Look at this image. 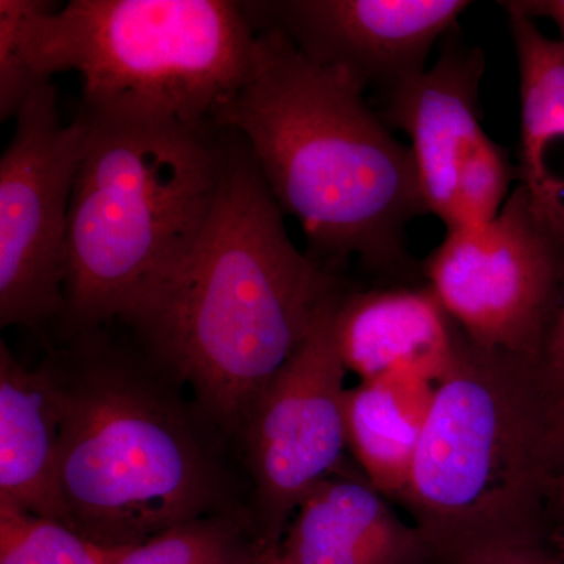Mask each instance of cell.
I'll use <instances>...</instances> for the list:
<instances>
[{"mask_svg":"<svg viewBox=\"0 0 564 564\" xmlns=\"http://www.w3.org/2000/svg\"><path fill=\"white\" fill-rule=\"evenodd\" d=\"M247 141L231 131L220 195L193 250L124 323L202 414L240 437L310 333L336 272L295 247Z\"/></svg>","mask_w":564,"mask_h":564,"instance_id":"obj_1","label":"cell"},{"mask_svg":"<svg viewBox=\"0 0 564 564\" xmlns=\"http://www.w3.org/2000/svg\"><path fill=\"white\" fill-rule=\"evenodd\" d=\"M351 70L304 55L278 29H258L250 79L214 113L239 133L310 254L334 267L358 259L388 280H411L408 226L430 215L410 147L392 135Z\"/></svg>","mask_w":564,"mask_h":564,"instance_id":"obj_2","label":"cell"},{"mask_svg":"<svg viewBox=\"0 0 564 564\" xmlns=\"http://www.w3.org/2000/svg\"><path fill=\"white\" fill-rule=\"evenodd\" d=\"M82 118L90 131L70 199L63 314L87 333L128 321L187 258L220 195L231 131Z\"/></svg>","mask_w":564,"mask_h":564,"instance_id":"obj_3","label":"cell"},{"mask_svg":"<svg viewBox=\"0 0 564 564\" xmlns=\"http://www.w3.org/2000/svg\"><path fill=\"white\" fill-rule=\"evenodd\" d=\"M52 362L61 386V488L69 525L129 547L203 516L239 513L195 414L95 340Z\"/></svg>","mask_w":564,"mask_h":564,"instance_id":"obj_4","label":"cell"},{"mask_svg":"<svg viewBox=\"0 0 564 564\" xmlns=\"http://www.w3.org/2000/svg\"><path fill=\"white\" fill-rule=\"evenodd\" d=\"M562 462L529 361L484 350L459 329L400 503L436 563L491 541L544 538L549 486Z\"/></svg>","mask_w":564,"mask_h":564,"instance_id":"obj_5","label":"cell"},{"mask_svg":"<svg viewBox=\"0 0 564 564\" xmlns=\"http://www.w3.org/2000/svg\"><path fill=\"white\" fill-rule=\"evenodd\" d=\"M256 55L258 29L231 0H70L31 40L36 84L79 74L88 120L215 124Z\"/></svg>","mask_w":564,"mask_h":564,"instance_id":"obj_6","label":"cell"},{"mask_svg":"<svg viewBox=\"0 0 564 564\" xmlns=\"http://www.w3.org/2000/svg\"><path fill=\"white\" fill-rule=\"evenodd\" d=\"M564 270V223L516 184L481 225L447 231L422 262L430 291L477 347L530 361Z\"/></svg>","mask_w":564,"mask_h":564,"instance_id":"obj_7","label":"cell"},{"mask_svg":"<svg viewBox=\"0 0 564 564\" xmlns=\"http://www.w3.org/2000/svg\"><path fill=\"white\" fill-rule=\"evenodd\" d=\"M84 118L65 122L54 82L14 117L0 158V325L36 328L65 313L74 184L88 140Z\"/></svg>","mask_w":564,"mask_h":564,"instance_id":"obj_8","label":"cell"},{"mask_svg":"<svg viewBox=\"0 0 564 564\" xmlns=\"http://www.w3.org/2000/svg\"><path fill=\"white\" fill-rule=\"evenodd\" d=\"M334 292L310 333L252 408L240 440L252 481V521L263 547H280L296 508L340 474L348 448L345 369L334 337Z\"/></svg>","mask_w":564,"mask_h":564,"instance_id":"obj_9","label":"cell"},{"mask_svg":"<svg viewBox=\"0 0 564 564\" xmlns=\"http://www.w3.org/2000/svg\"><path fill=\"white\" fill-rule=\"evenodd\" d=\"M484 74V52L455 29L432 68L388 93L380 113L410 137L426 210L447 231L492 220L518 181V166L481 126Z\"/></svg>","mask_w":564,"mask_h":564,"instance_id":"obj_10","label":"cell"},{"mask_svg":"<svg viewBox=\"0 0 564 564\" xmlns=\"http://www.w3.org/2000/svg\"><path fill=\"white\" fill-rule=\"evenodd\" d=\"M256 29L273 28L311 61L351 70L386 96L426 69L466 0H263L243 2Z\"/></svg>","mask_w":564,"mask_h":564,"instance_id":"obj_11","label":"cell"},{"mask_svg":"<svg viewBox=\"0 0 564 564\" xmlns=\"http://www.w3.org/2000/svg\"><path fill=\"white\" fill-rule=\"evenodd\" d=\"M458 336L429 285L344 292L334 313L337 350L361 383L411 377L436 386L451 370Z\"/></svg>","mask_w":564,"mask_h":564,"instance_id":"obj_12","label":"cell"},{"mask_svg":"<svg viewBox=\"0 0 564 564\" xmlns=\"http://www.w3.org/2000/svg\"><path fill=\"white\" fill-rule=\"evenodd\" d=\"M284 564H436L413 521L366 478L336 474L307 494L280 545Z\"/></svg>","mask_w":564,"mask_h":564,"instance_id":"obj_13","label":"cell"},{"mask_svg":"<svg viewBox=\"0 0 564 564\" xmlns=\"http://www.w3.org/2000/svg\"><path fill=\"white\" fill-rule=\"evenodd\" d=\"M61 425L52 362L29 369L0 344V502L69 525L58 475Z\"/></svg>","mask_w":564,"mask_h":564,"instance_id":"obj_14","label":"cell"},{"mask_svg":"<svg viewBox=\"0 0 564 564\" xmlns=\"http://www.w3.org/2000/svg\"><path fill=\"white\" fill-rule=\"evenodd\" d=\"M519 66L521 141L518 184L538 209L564 223V46L508 2Z\"/></svg>","mask_w":564,"mask_h":564,"instance_id":"obj_15","label":"cell"},{"mask_svg":"<svg viewBox=\"0 0 564 564\" xmlns=\"http://www.w3.org/2000/svg\"><path fill=\"white\" fill-rule=\"evenodd\" d=\"M433 391L419 378L392 377L358 384L345 397L348 451L364 478L399 502L410 484Z\"/></svg>","mask_w":564,"mask_h":564,"instance_id":"obj_16","label":"cell"},{"mask_svg":"<svg viewBox=\"0 0 564 564\" xmlns=\"http://www.w3.org/2000/svg\"><path fill=\"white\" fill-rule=\"evenodd\" d=\"M262 547L251 516L217 513L115 549L111 564H248Z\"/></svg>","mask_w":564,"mask_h":564,"instance_id":"obj_17","label":"cell"},{"mask_svg":"<svg viewBox=\"0 0 564 564\" xmlns=\"http://www.w3.org/2000/svg\"><path fill=\"white\" fill-rule=\"evenodd\" d=\"M113 554L68 524L0 502V564H111Z\"/></svg>","mask_w":564,"mask_h":564,"instance_id":"obj_18","label":"cell"},{"mask_svg":"<svg viewBox=\"0 0 564 564\" xmlns=\"http://www.w3.org/2000/svg\"><path fill=\"white\" fill-rule=\"evenodd\" d=\"M47 0H0V120L17 117L39 90L29 66V41Z\"/></svg>","mask_w":564,"mask_h":564,"instance_id":"obj_19","label":"cell"},{"mask_svg":"<svg viewBox=\"0 0 564 564\" xmlns=\"http://www.w3.org/2000/svg\"><path fill=\"white\" fill-rule=\"evenodd\" d=\"M529 364L564 451V270L554 306Z\"/></svg>","mask_w":564,"mask_h":564,"instance_id":"obj_20","label":"cell"},{"mask_svg":"<svg viewBox=\"0 0 564 564\" xmlns=\"http://www.w3.org/2000/svg\"><path fill=\"white\" fill-rule=\"evenodd\" d=\"M436 564H564L544 538L491 541L475 545Z\"/></svg>","mask_w":564,"mask_h":564,"instance_id":"obj_21","label":"cell"},{"mask_svg":"<svg viewBox=\"0 0 564 564\" xmlns=\"http://www.w3.org/2000/svg\"><path fill=\"white\" fill-rule=\"evenodd\" d=\"M516 10L522 11L533 20L554 22L564 46V0H527V2H508Z\"/></svg>","mask_w":564,"mask_h":564,"instance_id":"obj_22","label":"cell"},{"mask_svg":"<svg viewBox=\"0 0 564 564\" xmlns=\"http://www.w3.org/2000/svg\"><path fill=\"white\" fill-rule=\"evenodd\" d=\"M547 527L554 525L564 533V462L552 478L549 486L547 505H545Z\"/></svg>","mask_w":564,"mask_h":564,"instance_id":"obj_23","label":"cell"},{"mask_svg":"<svg viewBox=\"0 0 564 564\" xmlns=\"http://www.w3.org/2000/svg\"><path fill=\"white\" fill-rule=\"evenodd\" d=\"M248 564H284L282 563L280 547H262Z\"/></svg>","mask_w":564,"mask_h":564,"instance_id":"obj_24","label":"cell"}]
</instances>
